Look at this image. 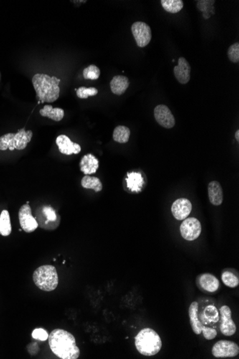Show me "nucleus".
Masks as SVG:
<instances>
[{
  "instance_id": "obj_7",
  "label": "nucleus",
  "mask_w": 239,
  "mask_h": 359,
  "mask_svg": "<svg viewBox=\"0 0 239 359\" xmlns=\"http://www.w3.org/2000/svg\"><path fill=\"white\" fill-rule=\"evenodd\" d=\"M36 220L41 228L46 230H54L60 223V217L53 207L44 205L36 212Z\"/></svg>"
},
{
  "instance_id": "obj_16",
  "label": "nucleus",
  "mask_w": 239,
  "mask_h": 359,
  "mask_svg": "<svg viewBox=\"0 0 239 359\" xmlns=\"http://www.w3.org/2000/svg\"><path fill=\"white\" fill-rule=\"evenodd\" d=\"M197 282L201 289L208 293L217 292L220 287L219 279L212 273H203L200 275L198 277Z\"/></svg>"
},
{
  "instance_id": "obj_15",
  "label": "nucleus",
  "mask_w": 239,
  "mask_h": 359,
  "mask_svg": "<svg viewBox=\"0 0 239 359\" xmlns=\"http://www.w3.org/2000/svg\"><path fill=\"white\" fill-rule=\"evenodd\" d=\"M56 144L58 146L59 151L65 155L77 154L81 151V147L76 143L72 142L68 136L60 135L56 138Z\"/></svg>"
},
{
  "instance_id": "obj_6",
  "label": "nucleus",
  "mask_w": 239,
  "mask_h": 359,
  "mask_svg": "<svg viewBox=\"0 0 239 359\" xmlns=\"http://www.w3.org/2000/svg\"><path fill=\"white\" fill-rule=\"evenodd\" d=\"M199 305L196 301L191 303L189 309V319L193 332L196 335H200L202 333L207 340H213L217 337V331L211 326L204 325L199 319Z\"/></svg>"
},
{
  "instance_id": "obj_33",
  "label": "nucleus",
  "mask_w": 239,
  "mask_h": 359,
  "mask_svg": "<svg viewBox=\"0 0 239 359\" xmlns=\"http://www.w3.org/2000/svg\"><path fill=\"white\" fill-rule=\"evenodd\" d=\"M235 137L236 139L237 140V141H239V130H237V132H236L235 134Z\"/></svg>"
},
{
  "instance_id": "obj_13",
  "label": "nucleus",
  "mask_w": 239,
  "mask_h": 359,
  "mask_svg": "<svg viewBox=\"0 0 239 359\" xmlns=\"http://www.w3.org/2000/svg\"><path fill=\"white\" fill-rule=\"evenodd\" d=\"M154 116L158 124L165 128H172L176 124V120L171 110L165 105H159L155 108Z\"/></svg>"
},
{
  "instance_id": "obj_31",
  "label": "nucleus",
  "mask_w": 239,
  "mask_h": 359,
  "mask_svg": "<svg viewBox=\"0 0 239 359\" xmlns=\"http://www.w3.org/2000/svg\"><path fill=\"white\" fill-rule=\"evenodd\" d=\"M229 60L234 63L239 62V43H234L229 47L228 50Z\"/></svg>"
},
{
  "instance_id": "obj_25",
  "label": "nucleus",
  "mask_w": 239,
  "mask_h": 359,
  "mask_svg": "<svg viewBox=\"0 0 239 359\" xmlns=\"http://www.w3.org/2000/svg\"><path fill=\"white\" fill-rule=\"evenodd\" d=\"M131 131L124 126H117L113 131V140L120 144H126L129 141Z\"/></svg>"
},
{
  "instance_id": "obj_9",
  "label": "nucleus",
  "mask_w": 239,
  "mask_h": 359,
  "mask_svg": "<svg viewBox=\"0 0 239 359\" xmlns=\"http://www.w3.org/2000/svg\"><path fill=\"white\" fill-rule=\"evenodd\" d=\"M201 222L195 217H189L184 220L180 227L181 236L188 241H194L201 235Z\"/></svg>"
},
{
  "instance_id": "obj_30",
  "label": "nucleus",
  "mask_w": 239,
  "mask_h": 359,
  "mask_svg": "<svg viewBox=\"0 0 239 359\" xmlns=\"http://www.w3.org/2000/svg\"><path fill=\"white\" fill-rule=\"evenodd\" d=\"M77 96L81 99H87L89 96H95L98 93V89L93 88H86L80 87L76 90Z\"/></svg>"
},
{
  "instance_id": "obj_27",
  "label": "nucleus",
  "mask_w": 239,
  "mask_h": 359,
  "mask_svg": "<svg viewBox=\"0 0 239 359\" xmlns=\"http://www.w3.org/2000/svg\"><path fill=\"white\" fill-rule=\"evenodd\" d=\"M161 2L163 9L172 14L179 12L184 8L182 0H161Z\"/></svg>"
},
{
  "instance_id": "obj_3",
  "label": "nucleus",
  "mask_w": 239,
  "mask_h": 359,
  "mask_svg": "<svg viewBox=\"0 0 239 359\" xmlns=\"http://www.w3.org/2000/svg\"><path fill=\"white\" fill-rule=\"evenodd\" d=\"M137 351L145 357H153L161 352L162 341L156 331L146 328L140 331L135 337Z\"/></svg>"
},
{
  "instance_id": "obj_17",
  "label": "nucleus",
  "mask_w": 239,
  "mask_h": 359,
  "mask_svg": "<svg viewBox=\"0 0 239 359\" xmlns=\"http://www.w3.org/2000/svg\"><path fill=\"white\" fill-rule=\"evenodd\" d=\"M175 77L181 84L189 83L191 79V66L184 57H180L178 65L174 67Z\"/></svg>"
},
{
  "instance_id": "obj_26",
  "label": "nucleus",
  "mask_w": 239,
  "mask_h": 359,
  "mask_svg": "<svg viewBox=\"0 0 239 359\" xmlns=\"http://www.w3.org/2000/svg\"><path fill=\"white\" fill-rule=\"evenodd\" d=\"M81 185L83 188L93 189L95 192H99L103 189V184L98 178L85 175L82 178Z\"/></svg>"
},
{
  "instance_id": "obj_24",
  "label": "nucleus",
  "mask_w": 239,
  "mask_h": 359,
  "mask_svg": "<svg viewBox=\"0 0 239 359\" xmlns=\"http://www.w3.org/2000/svg\"><path fill=\"white\" fill-rule=\"evenodd\" d=\"M11 232L10 216L7 210H2L0 215V235L9 236Z\"/></svg>"
},
{
  "instance_id": "obj_29",
  "label": "nucleus",
  "mask_w": 239,
  "mask_h": 359,
  "mask_svg": "<svg viewBox=\"0 0 239 359\" xmlns=\"http://www.w3.org/2000/svg\"><path fill=\"white\" fill-rule=\"evenodd\" d=\"M100 75V69L95 65H89L83 70V77L85 79L93 80H98Z\"/></svg>"
},
{
  "instance_id": "obj_21",
  "label": "nucleus",
  "mask_w": 239,
  "mask_h": 359,
  "mask_svg": "<svg viewBox=\"0 0 239 359\" xmlns=\"http://www.w3.org/2000/svg\"><path fill=\"white\" fill-rule=\"evenodd\" d=\"M130 82L128 77L123 75H116L110 81V85L113 94L121 95L126 91Z\"/></svg>"
},
{
  "instance_id": "obj_5",
  "label": "nucleus",
  "mask_w": 239,
  "mask_h": 359,
  "mask_svg": "<svg viewBox=\"0 0 239 359\" xmlns=\"http://www.w3.org/2000/svg\"><path fill=\"white\" fill-rule=\"evenodd\" d=\"M33 136L32 131H25L24 128L19 130L16 133H6L0 137V150H23L27 147Z\"/></svg>"
},
{
  "instance_id": "obj_8",
  "label": "nucleus",
  "mask_w": 239,
  "mask_h": 359,
  "mask_svg": "<svg viewBox=\"0 0 239 359\" xmlns=\"http://www.w3.org/2000/svg\"><path fill=\"white\" fill-rule=\"evenodd\" d=\"M212 352L216 358H233L239 355V347L232 341L221 340L214 344Z\"/></svg>"
},
{
  "instance_id": "obj_4",
  "label": "nucleus",
  "mask_w": 239,
  "mask_h": 359,
  "mask_svg": "<svg viewBox=\"0 0 239 359\" xmlns=\"http://www.w3.org/2000/svg\"><path fill=\"white\" fill-rule=\"evenodd\" d=\"M33 281L41 291L51 292L57 288L59 279L57 270L52 265L39 267L33 273Z\"/></svg>"
},
{
  "instance_id": "obj_20",
  "label": "nucleus",
  "mask_w": 239,
  "mask_h": 359,
  "mask_svg": "<svg viewBox=\"0 0 239 359\" xmlns=\"http://www.w3.org/2000/svg\"><path fill=\"white\" fill-rule=\"evenodd\" d=\"M209 197L211 203L215 206H219L223 203V189L220 183L217 181H213L209 184Z\"/></svg>"
},
{
  "instance_id": "obj_12",
  "label": "nucleus",
  "mask_w": 239,
  "mask_h": 359,
  "mask_svg": "<svg viewBox=\"0 0 239 359\" xmlns=\"http://www.w3.org/2000/svg\"><path fill=\"white\" fill-rule=\"evenodd\" d=\"M18 216L20 226L24 232L30 233L39 227L37 220L32 215V210L29 204H26L20 207Z\"/></svg>"
},
{
  "instance_id": "obj_1",
  "label": "nucleus",
  "mask_w": 239,
  "mask_h": 359,
  "mask_svg": "<svg viewBox=\"0 0 239 359\" xmlns=\"http://www.w3.org/2000/svg\"><path fill=\"white\" fill-rule=\"evenodd\" d=\"M51 350L62 359H77L80 354L75 337L63 329H54L48 337Z\"/></svg>"
},
{
  "instance_id": "obj_23",
  "label": "nucleus",
  "mask_w": 239,
  "mask_h": 359,
  "mask_svg": "<svg viewBox=\"0 0 239 359\" xmlns=\"http://www.w3.org/2000/svg\"><path fill=\"white\" fill-rule=\"evenodd\" d=\"M126 182L128 188L132 192H141L142 187L144 184V181L141 174L136 172L128 173Z\"/></svg>"
},
{
  "instance_id": "obj_22",
  "label": "nucleus",
  "mask_w": 239,
  "mask_h": 359,
  "mask_svg": "<svg viewBox=\"0 0 239 359\" xmlns=\"http://www.w3.org/2000/svg\"><path fill=\"white\" fill-rule=\"evenodd\" d=\"M39 114L50 118L54 121H60L65 116L64 110L60 108H53L52 105H46L39 111Z\"/></svg>"
},
{
  "instance_id": "obj_11",
  "label": "nucleus",
  "mask_w": 239,
  "mask_h": 359,
  "mask_svg": "<svg viewBox=\"0 0 239 359\" xmlns=\"http://www.w3.org/2000/svg\"><path fill=\"white\" fill-rule=\"evenodd\" d=\"M131 31L138 47H146L151 42L152 32L151 27L146 23L143 22L133 23L131 27Z\"/></svg>"
},
{
  "instance_id": "obj_28",
  "label": "nucleus",
  "mask_w": 239,
  "mask_h": 359,
  "mask_svg": "<svg viewBox=\"0 0 239 359\" xmlns=\"http://www.w3.org/2000/svg\"><path fill=\"white\" fill-rule=\"evenodd\" d=\"M222 282L227 287L235 288L238 287L239 285V278L238 276L230 271L226 270L222 274Z\"/></svg>"
},
{
  "instance_id": "obj_10",
  "label": "nucleus",
  "mask_w": 239,
  "mask_h": 359,
  "mask_svg": "<svg viewBox=\"0 0 239 359\" xmlns=\"http://www.w3.org/2000/svg\"><path fill=\"white\" fill-rule=\"evenodd\" d=\"M221 332L226 337H232L237 332V326L232 319V312L229 306H224L219 310Z\"/></svg>"
},
{
  "instance_id": "obj_32",
  "label": "nucleus",
  "mask_w": 239,
  "mask_h": 359,
  "mask_svg": "<svg viewBox=\"0 0 239 359\" xmlns=\"http://www.w3.org/2000/svg\"><path fill=\"white\" fill-rule=\"evenodd\" d=\"M32 338L33 339H36V340L44 341L47 340L48 339V334L43 329H36L33 331L32 332Z\"/></svg>"
},
{
  "instance_id": "obj_2",
  "label": "nucleus",
  "mask_w": 239,
  "mask_h": 359,
  "mask_svg": "<svg viewBox=\"0 0 239 359\" xmlns=\"http://www.w3.org/2000/svg\"><path fill=\"white\" fill-rule=\"evenodd\" d=\"M60 79L42 73L35 74L32 84L40 103H53L60 96Z\"/></svg>"
},
{
  "instance_id": "obj_19",
  "label": "nucleus",
  "mask_w": 239,
  "mask_h": 359,
  "mask_svg": "<svg viewBox=\"0 0 239 359\" xmlns=\"http://www.w3.org/2000/svg\"><path fill=\"white\" fill-rule=\"evenodd\" d=\"M80 166V171L85 175L95 174L99 168V161L93 154H88L82 158Z\"/></svg>"
},
{
  "instance_id": "obj_14",
  "label": "nucleus",
  "mask_w": 239,
  "mask_h": 359,
  "mask_svg": "<svg viewBox=\"0 0 239 359\" xmlns=\"http://www.w3.org/2000/svg\"><path fill=\"white\" fill-rule=\"evenodd\" d=\"M192 204L188 199L181 198L175 201L171 207V212L175 219L184 220L190 215Z\"/></svg>"
},
{
  "instance_id": "obj_18",
  "label": "nucleus",
  "mask_w": 239,
  "mask_h": 359,
  "mask_svg": "<svg viewBox=\"0 0 239 359\" xmlns=\"http://www.w3.org/2000/svg\"><path fill=\"white\" fill-rule=\"evenodd\" d=\"M199 320L204 325L209 326L219 321V311L214 305H208L200 314H198Z\"/></svg>"
}]
</instances>
